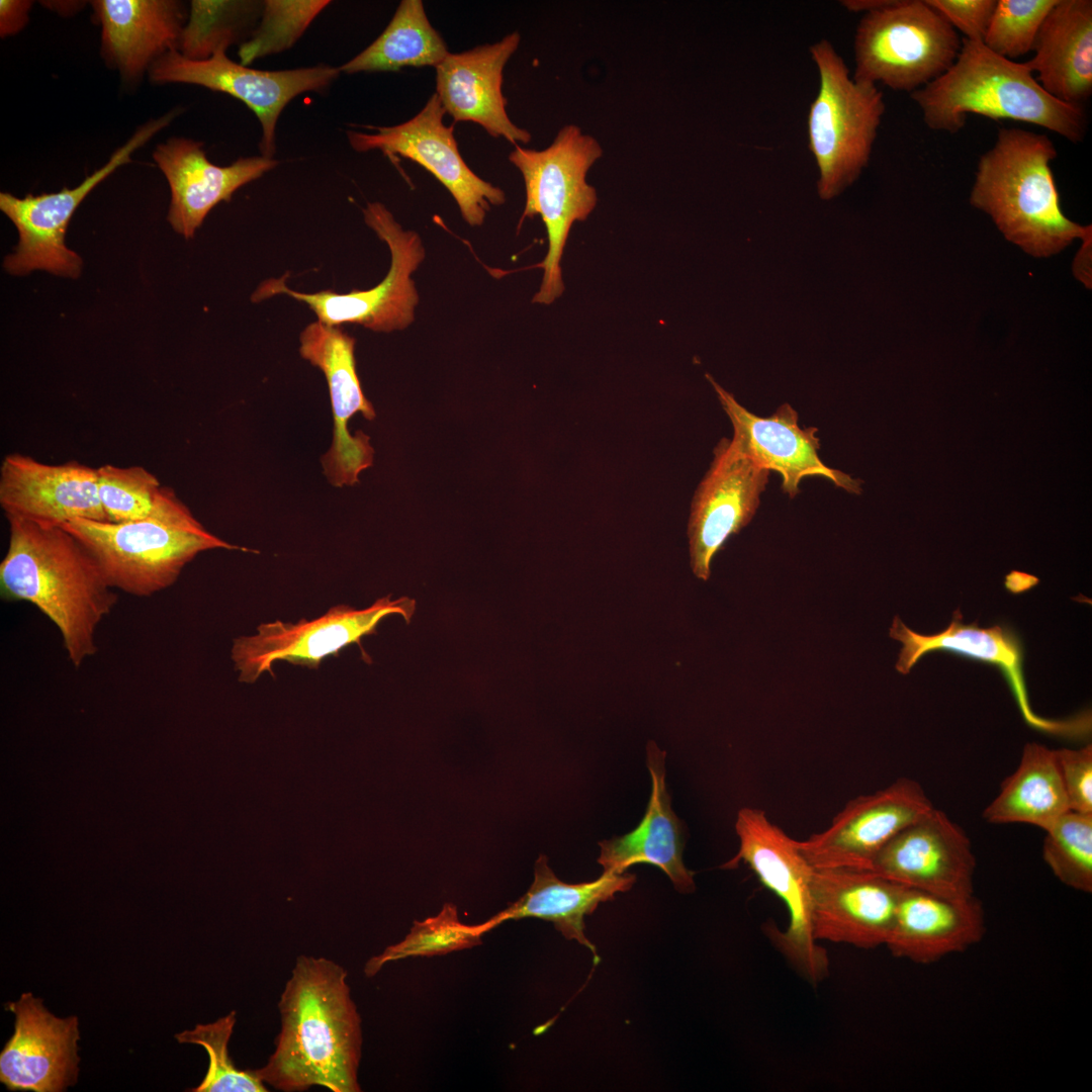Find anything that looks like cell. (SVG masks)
Returning a JSON list of instances; mask_svg holds the SVG:
<instances>
[{"instance_id": "1", "label": "cell", "mask_w": 1092, "mask_h": 1092, "mask_svg": "<svg viewBox=\"0 0 1092 1092\" xmlns=\"http://www.w3.org/2000/svg\"><path fill=\"white\" fill-rule=\"evenodd\" d=\"M347 978L333 960L296 958L278 1001L274 1052L253 1070L264 1084L283 1092L361 1091L362 1025Z\"/></svg>"}, {"instance_id": "2", "label": "cell", "mask_w": 1092, "mask_h": 1092, "mask_svg": "<svg viewBox=\"0 0 1092 1092\" xmlns=\"http://www.w3.org/2000/svg\"><path fill=\"white\" fill-rule=\"evenodd\" d=\"M7 552L0 563L1 596L34 605L59 629L72 664L95 655L96 631L117 603L86 547L64 527L6 518Z\"/></svg>"}, {"instance_id": "3", "label": "cell", "mask_w": 1092, "mask_h": 1092, "mask_svg": "<svg viewBox=\"0 0 1092 1092\" xmlns=\"http://www.w3.org/2000/svg\"><path fill=\"white\" fill-rule=\"evenodd\" d=\"M910 96L932 130L956 133L965 126L968 114L1042 126L1071 143L1081 142L1087 129L1082 105L1051 96L1024 63L966 38L952 66Z\"/></svg>"}, {"instance_id": "4", "label": "cell", "mask_w": 1092, "mask_h": 1092, "mask_svg": "<svg viewBox=\"0 0 1092 1092\" xmlns=\"http://www.w3.org/2000/svg\"><path fill=\"white\" fill-rule=\"evenodd\" d=\"M1057 156L1046 134L1000 128L994 146L980 157L970 197L1008 241L1034 257H1050L1075 239L1092 237L1091 225L1070 220L1061 209L1051 168Z\"/></svg>"}, {"instance_id": "5", "label": "cell", "mask_w": 1092, "mask_h": 1092, "mask_svg": "<svg viewBox=\"0 0 1092 1092\" xmlns=\"http://www.w3.org/2000/svg\"><path fill=\"white\" fill-rule=\"evenodd\" d=\"M810 54L819 89L808 112L809 150L819 172L818 195L830 200L869 165L886 105L877 85L850 77L829 40L812 44Z\"/></svg>"}, {"instance_id": "6", "label": "cell", "mask_w": 1092, "mask_h": 1092, "mask_svg": "<svg viewBox=\"0 0 1092 1092\" xmlns=\"http://www.w3.org/2000/svg\"><path fill=\"white\" fill-rule=\"evenodd\" d=\"M602 155L600 143L574 124L564 125L543 150L516 145L509 155V161L523 176L526 190L519 224L539 215L547 232L548 251L539 265L544 273L534 303L551 304L564 290L560 266L563 250L572 224L585 220L597 205L596 189L585 177Z\"/></svg>"}, {"instance_id": "7", "label": "cell", "mask_w": 1092, "mask_h": 1092, "mask_svg": "<svg viewBox=\"0 0 1092 1092\" xmlns=\"http://www.w3.org/2000/svg\"><path fill=\"white\" fill-rule=\"evenodd\" d=\"M62 527L86 547L112 588L136 597H151L174 584L186 564L201 552L250 551L220 539L201 523L74 519Z\"/></svg>"}, {"instance_id": "8", "label": "cell", "mask_w": 1092, "mask_h": 1092, "mask_svg": "<svg viewBox=\"0 0 1092 1092\" xmlns=\"http://www.w3.org/2000/svg\"><path fill=\"white\" fill-rule=\"evenodd\" d=\"M961 48L956 29L925 0H895L861 17L852 77L912 93L944 74Z\"/></svg>"}, {"instance_id": "9", "label": "cell", "mask_w": 1092, "mask_h": 1092, "mask_svg": "<svg viewBox=\"0 0 1092 1092\" xmlns=\"http://www.w3.org/2000/svg\"><path fill=\"white\" fill-rule=\"evenodd\" d=\"M735 830L739 849L723 868L734 869L743 861L761 884L782 900L789 913V922L785 931H769L771 941L804 979L814 985L820 983L828 975L829 962L812 932L814 869L799 849L798 840L774 824L762 810L740 809Z\"/></svg>"}, {"instance_id": "10", "label": "cell", "mask_w": 1092, "mask_h": 1092, "mask_svg": "<svg viewBox=\"0 0 1092 1092\" xmlns=\"http://www.w3.org/2000/svg\"><path fill=\"white\" fill-rule=\"evenodd\" d=\"M363 214L365 223L387 244L391 254L389 271L379 284L345 294L328 289L304 293L289 288L285 274L282 278L263 281L252 294V301L287 294L306 303L317 321L328 326L356 324L384 333L407 328L415 320L420 300L412 274L425 259L422 240L416 232L403 230L380 202L368 203Z\"/></svg>"}, {"instance_id": "11", "label": "cell", "mask_w": 1092, "mask_h": 1092, "mask_svg": "<svg viewBox=\"0 0 1092 1092\" xmlns=\"http://www.w3.org/2000/svg\"><path fill=\"white\" fill-rule=\"evenodd\" d=\"M415 611L414 599L392 600L387 596L361 610L334 606L310 621L263 623L255 635L234 640L231 657L239 680L254 682L263 673H273V664L278 660L317 668L324 658L351 644H357L367 656L361 645L363 637L376 633L379 623L388 616L399 615L410 623Z\"/></svg>"}, {"instance_id": "12", "label": "cell", "mask_w": 1092, "mask_h": 1092, "mask_svg": "<svg viewBox=\"0 0 1092 1092\" xmlns=\"http://www.w3.org/2000/svg\"><path fill=\"white\" fill-rule=\"evenodd\" d=\"M225 53L219 51L207 60L194 61L171 51L152 65L149 79L157 85H197L244 102L260 121V151L267 158L275 154L276 124L285 106L300 94L326 92L341 73L339 68L323 64L281 71L258 70L234 62Z\"/></svg>"}, {"instance_id": "13", "label": "cell", "mask_w": 1092, "mask_h": 1092, "mask_svg": "<svg viewBox=\"0 0 1092 1092\" xmlns=\"http://www.w3.org/2000/svg\"><path fill=\"white\" fill-rule=\"evenodd\" d=\"M445 114L434 93L407 121L392 126L365 125L374 131L348 130L347 138L356 152L379 150L393 162L396 157H402L425 168L450 192L463 219L471 226H479L491 205L505 203L506 194L465 163L454 136V126L443 121Z\"/></svg>"}, {"instance_id": "14", "label": "cell", "mask_w": 1092, "mask_h": 1092, "mask_svg": "<svg viewBox=\"0 0 1092 1092\" xmlns=\"http://www.w3.org/2000/svg\"><path fill=\"white\" fill-rule=\"evenodd\" d=\"M154 135L150 126H140L124 145L114 151L106 164L75 188L35 196L27 194L23 198L1 192L0 209L13 222L19 235L14 253L4 259L6 271L13 275H24L33 270H44L58 276L78 278L82 259L65 244V235L74 212L100 182L120 166L130 163L131 155Z\"/></svg>"}, {"instance_id": "15", "label": "cell", "mask_w": 1092, "mask_h": 1092, "mask_svg": "<svg viewBox=\"0 0 1092 1092\" xmlns=\"http://www.w3.org/2000/svg\"><path fill=\"white\" fill-rule=\"evenodd\" d=\"M933 808L916 781L900 778L849 801L828 828L797 844L815 870L870 871L878 853L897 834Z\"/></svg>"}, {"instance_id": "16", "label": "cell", "mask_w": 1092, "mask_h": 1092, "mask_svg": "<svg viewBox=\"0 0 1092 1092\" xmlns=\"http://www.w3.org/2000/svg\"><path fill=\"white\" fill-rule=\"evenodd\" d=\"M713 454L688 523L691 567L703 580L709 579L712 560L727 540L754 517L769 475L733 438L721 439Z\"/></svg>"}, {"instance_id": "17", "label": "cell", "mask_w": 1092, "mask_h": 1092, "mask_svg": "<svg viewBox=\"0 0 1092 1092\" xmlns=\"http://www.w3.org/2000/svg\"><path fill=\"white\" fill-rule=\"evenodd\" d=\"M301 357L324 373L330 393L334 431L333 442L322 457L329 482L336 486L355 485L359 474L372 466L374 449L362 431L353 436L348 422L360 413L366 420L376 417L366 398L356 370V339L337 326L309 324L299 336Z\"/></svg>"}, {"instance_id": "18", "label": "cell", "mask_w": 1092, "mask_h": 1092, "mask_svg": "<svg viewBox=\"0 0 1092 1092\" xmlns=\"http://www.w3.org/2000/svg\"><path fill=\"white\" fill-rule=\"evenodd\" d=\"M976 859L965 831L935 807L897 834L870 871L900 886L945 897L974 896Z\"/></svg>"}, {"instance_id": "19", "label": "cell", "mask_w": 1092, "mask_h": 1092, "mask_svg": "<svg viewBox=\"0 0 1092 1092\" xmlns=\"http://www.w3.org/2000/svg\"><path fill=\"white\" fill-rule=\"evenodd\" d=\"M890 636L902 643L896 669L907 674L931 651H944L998 668L1011 690L1025 722L1039 730L1058 735L1079 737L1084 732L1081 715L1064 721L1046 720L1035 715L1028 701L1024 677V649L1020 638L1008 625L981 628L977 622L965 624L958 609L948 627L933 635H922L908 628L896 616Z\"/></svg>"}, {"instance_id": "20", "label": "cell", "mask_w": 1092, "mask_h": 1092, "mask_svg": "<svg viewBox=\"0 0 1092 1092\" xmlns=\"http://www.w3.org/2000/svg\"><path fill=\"white\" fill-rule=\"evenodd\" d=\"M903 888L872 871L814 869L811 881L814 938L860 948L885 945Z\"/></svg>"}, {"instance_id": "21", "label": "cell", "mask_w": 1092, "mask_h": 1092, "mask_svg": "<svg viewBox=\"0 0 1092 1092\" xmlns=\"http://www.w3.org/2000/svg\"><path fill=\"white\" fill-rule=\"evenodd\" d=\"M14 1032L0 1054V1082L11 1091L61 1092L78 1079V1017L60 1018L32 993L6 1004Z\"/></svg>"}, {"instance_id": "22", "label": "cell", "mask_w": 1092, "mask_h": 1092, "mask_svg": "<svg viewBox=\"0 0 1092 1092\" xmlns=\"http://www.w3.org/2000/svg\"><path fill=\"white\" fill-rule=\"evenodd\" d=\"M733 427V439L755 462L782 476V488L795 497L805 477L821 476L849 493L860 494L862 481L828 467L819 457L817 428H801L798 414L782 404L771 416L758 417L707 374Z\"/></svg>"}, {"instance_id": "23", "label": "cell", "mask_w": 1092, "mask_h": 1092, "mask_svg": "<svg viewBox=\"0 0 1092 1092\" xmlns=\"http://www.w3.org/2000/svg\"><path fill=\"white\" fill-rule=\"evenodd\" d=\"M0 506L6 518L62 526L74 519L109 522L99 497L97 468L76 460L48 464L9 453L0 467Z\"/></svg>"}, {"instance_id": "24", "label": "cell", "mask_w": 1092, "mask_h": 1092, "mask_svg": "<svg viewBox=\"0 0 1092 1092\" xmlns=\"http://www.w3.org/2000/svg\"><path fill=\"white\" fill-rule=\"evenodd\" d=\"M203 143L171 138L159 144L153 159L171 190L167 219L173 230L192 239L209 211L221 201L275 168L279 162L264 156L242 157L228 166L212 164Z\"/></svg>"}, {"instance_id": "25", "label": "cell", "mask_w": 1092, "mask_h": 1092, "mask_svg": "<svg viewBox=\"0 0 1092 1092\" xmlns=\"http://www.w3.org/2000/svg\"><path fill=\"white\" fill-rule=\"evenodd\" d=\"M520 40V33L514 31L494 43L449 53L435 68V93L455 122H475L489 135L515 146L529 143L531 134L510 119L502 87L504 68Z\"/></svg>"}, {"instance_id": "26", "label": "cell", "mask_w": 1092, "mask_h": 1092, "mask_svg": "<svg viewBox=\"0 0 1092 1092\" xmlns=\"http://www.w3.org/2000/svg\"><path fill=\"white\" fill-rule=\"evenodd\" d=\"M91 5L101 26V56L126 83L177 51L188 19L185 4L176 0H94Z\"/></svg>"}, {"instance_id": "27", "label": "cell", "mask_w": 1092, "mask_h": 1092, "mask_svg": "<svg viewBox=\"0 0 1092 1092\" xmlns=\"http://www.w3.org/2000/svg\"><path fill=\"white\" fill-rule=\"evenodd\" d=\"M984 933V911L975 896L951 898L904 887L885 945L897 958L930 964L966 950Z\"/></svg>"}, {"instance_id": "28", "label": "cell", "mask_w": 1092, "mask_h": 1092, "mask_svg": "<svg viewBox=\"0 0 1092 1092\" xmlns=\"http://www.w3.org/2000/svg\"><path fill=\"white\" fill-rule=\"evenodd\" d=\"M651 795L646 812L631 832L599 843L598 862L604 873L623 874L636 863L659 868L680 893L695 891V873L682 861L685 846L680 820L671 809L665 785V752L650 741L646 747Z\"/></svg>"}, {"instance_id": "29", "label": "cell", "mask_w": 1092, "mask_h": 1092, "mask_svg": "<svg viewBox=\"0 0 1092 1092\" xmlns=\"http://www.w3.org/2000/svg\"><path fill=\"white\" fill-rule=\"evenodd\" d=\"M636 881L631 874L604 873L592 882L569 884L556 877L547 857L540 855L534 866V880L528 891L506 909L483 923L476 924L484 934L508 920L538 918L553 923L569 940L588 948L595 963L600 958L596 947L584 934V917L599 904L612 900L617 893L630 890Z\"/></svg>"}, {"instance_id": "30", "label": "cell", "mask_w": 1092, "mask_h": 1092, "mask_svg": "<svg viewBox=\"0 0 1092 1092\" xmlns=\"http://www.w3.org/2000/svg\"><path fill=\"white\" fill-rule=\"evenodd\" d=\"M1025 62L1054 98L1082 105L1092 94V1L1058 0Z\"/></svg>"}, {"instance_id": "31", "label": "cell", "mask_w": 1092, "mask_h": 1092, "mask_svg": "<svg viewBox=\"0 0 1092 1092\" xmlns=\"http://www.w3.org/2000/svg\"><path fill=\"white\" fill-rule=\"evenodd\" d=\"M1070 811L1056 751L1038 743L1023 747L1015 771L983 811L991 824L1024 823L1046 830Z\"/></svg>"}, {"instance_id": "32", "label": "cell", "mask_w": 1092, "mask_h": 1092, "mask_svg": "<svg viewBox=\"0 0 1092 1092\" xmlns=\"http://www.w3.org/2000/svg\"><path fill=\"white\" fill-rule=\"evenodd\" d=\"M449 54L431 24L423 1L402 0L382 33L339 67L341 72H395L404 67H437Z\"/></svg>"}, {"instance_id": "33", "label": "cell", "mask_w": 1092, "mask_h": 1092, "mask_svg": "<svg viewBox=\"0 0 1092 1092\" xmlns=\"http://www.w3.org/2000/svg\"><path fill=\"white\" fill-rule=\"evenodd\" d=\"M99 497L109 522L157 520L179 525L200 522L174 490L143 466L97 468Z\"/></svg>"}, {"instance_id": "34", "label": "cell", "mask_w": 1092, "mask_h": 1092, "mask_svg": "<svg viewBox=\"0 0 1092 1092\" xmlns=\"http://www.w3.org/2000/svg\"><path fill=\"white\" fill-rule=\"evenodd\" d=\"M262 9L260 1L193 0L177 52L186 59L203 61L242 44L255 30Z\"/></svg>"}, {"instance_id": "35", "label": "cell", "mask_w": 1092, "mask_h": 1092, "mask_svg": "<svg viewBox=\"0 0 1092 1092\" xmlns=\"http://www.w3.org/2000/svg\"><path fill=\"white\" fill-rule=\"evenodd\" d=\"M482 935L476 924H465L459 919L454 904L445 903L437 915L414 921L402 940L370 958L364 966V974L373 977L390 962L471 948L481 943Z\"/></svg>"}, {"instance_id": "36", "label": "cell", "mask_w": 1092, "mask_h": 1092, "mask_svg": "<svg viewBox=\"0 0 1092 1092\" xmlns=\"http://www.w3.org/2000/svg\"><path fill=\"white\" fill-rule=\"evenodd\" d=\"M1045 831L1042 856L1056 878L1092 892V813L1068 811Z\"/></svg>"}, {"instance_id": "37", "label": "cell", "mask_w": 1092, "mask_h": 1092, "mask_svg": "<svg viewBox=\"0 0 1092 1092\" xmlns=\"http://www.w3.org/2000/svg\"><path fill=\"white\" fill-rule=\"evenodd\" d=\"M237 1021L236 1011L210 1023H198L192 1029L175 1034L180 1043L201 1045L209 1062L204 1078L192 1092H267L253 1070L237 1068L229 1053V1042Z\"/></svg>"}, {"instance_id": "38", "label": "cell", "mask_w": 1092, "mask_h": 1092, "mask_svg": "<svg viewBox=\"0 0 1092 1092\" xmlns=\"http://www.w3.org/2000/svg\"><path fill=\"white\" fill-rule=\"evenodd\" d=\"M331 3L328 0H265L261 18L247 41L240 44L241 64L290 49L312 20Z\"/></svg>"}, {"instance_id": "39", "label": "cell", "mask_w": 1092, "mask_h": 1092, "mask_svg": "<svg viewBox=\"0 0 1092 1092\" xmlns=\"http://www.w3.org/2000/svg\"><path fill=\"white\" fill-rule=\"evenodd\" d=\"M1058 0H997L983 43L1008 60L1032 51L1037 32Z\"/></svg>"}, {"instance_id": "40", "label": "cell", "mask_w": 1092, "mask_h": 1092, "mask_svg": "<svg viewBox=\"0 0 1092 1092\" xmlns=\"http://www.w3.org/2000/svg\"><path fill=\"white\" fill-rule=\"evenodd\" d=\"M1055 751L1070 810L1092 813V745Z\"/></svg>"}, {"instance_id": "41", "label": "cell", "mask_w": 1092, "mask_h": 1092, "mask_svg": "<svg viewBox=\"0 0 1092 1092\" xmlns=\"http://www.w3.org/2000/svg\"><path fill=\"white\" fill-rule=\"evenodd\" d=\"M997 0H925L966 39L983 42Z\"/></svg>"}, {"instance_id": "42", "label": "cell", "mask_w": 1092, "mask_h": 1092, "mask_svg": "<svg viewBox=\"0 0 1092 1092\" xmlns=\"http://www.w3.org/2000/svg\"><path fill=\"white\" fill-rule=\"evenodd\" d=\"M32 1H0V35L6 37L19 32L28 22Z\"/></svg>"}, {"instance_id": "43", "label": "cell", "mask_w": 1092, "mask_h": 1092, "mask_svg": "<svg viewBox=\"0 0 1092 1092\" xmlns=\"http://www.w3.org/2000/svg\"><path fill=\"white\" fill-rule=\"evenodd\" d=\"M1091 239L1092 237L1082 240V249L1079 251L1073 267L1076 277L1087 287H1091Z\"/></svg>"}, {"instance_id": "44", "label": "cell", "mask_w": 1092, "mask_h": 1092, "mask_svg": "<svg viewBox=\"0 0 1092 1092\" xmlns=\"http://www.w3.org/2000/svg\"><path fill=\"white\" fill-rule=\"evenodd\" d=\"M895 0H844L841 5L850 12H870L891 5Z\"/></svg>"}]
</instances>
